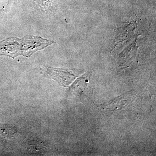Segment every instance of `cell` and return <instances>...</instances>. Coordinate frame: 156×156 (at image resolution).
Segmentation results:
<instances>
[{
  "label": "cell",
  "instance_id": "6da1fadb",
  "mask_svg": "<svg viewBox=\"0 0 156 156\" xmlns=\"http://www.w3.org/2000/svg\"><path fill=\"white\" fill-rule=\"evenodd\" d=\"M53 42L45 40L41 37L27 36L21 40L16 38L10 37L0 42V56H7L14 58L20 55L21 48L22 55L30 57L34 53L42 50Z\"/></svg>",
  "mask_w": 156,
  "mask_h": 156
},
{
  "label": "cell",
  "instance_id": "7a4b0ae2",
  "mask_svg": "<svg viewBox=\"0 0 156 156\" xmlns=\"http://www.w3.org/2000/svg\"><path fill=\"white\" fill-rule=\"evenodd\" d=\"M50 70V74L58 82L65 86L69 85L75 79L76 76L71 71L61 69H52Z\"/></svg>",
  "mask_w": 156,
  "mask_h": 156
}]
</instances>
